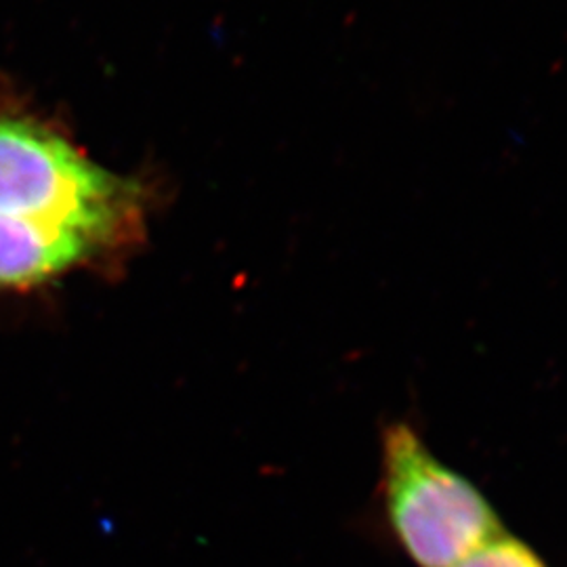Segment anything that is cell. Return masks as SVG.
<instances>
[{
    "instance_id": "277c9868",
    "label": "cell",
    "mask_w": 567,
    "mask_h": 567,
    "mask_svg": "<svg viewBox=\"0 0 567 567\" xmlns=\"http://www.w3.org/2000/svg\"><path fill=\"white\" fill-rule=\"evenodd\" d=\"M456 567H548L524 540L501 532Z\"/></svg>"
},
{
    "instance_id": "7a4b0ae2",
    "label": "cell",
    "mask_w": 567,
    "mask_h": 567,
    "mask_svg": "<svg viewBox=\"0 0 567 567\" xmlns=\"http://www.w3.org/2000/svg\"><path fill=\"white\" fill-rule=\"evenodd\" d=\"M381 473L386 522L419 567H456L503 532L486 496L442 463L408 423L383 431Z\"/></svg>"
},
{
    "instance_id": "3957f363",
    "label": "cell",
    "mask_w": 567,
    "mask_h": 567,
    "mask_svg": "<svg viewBox=\"0 0 567 567\" xmlns=\"http://www.w3.org/2000/svg\"><path fill=\"white\" fill-rule=\"evenodd\" d=\"M100 255L102 248L74 231L0 213V290H37Z\"/></svg>"
},
{
    "instance_id": "6da1fadb",
    "label": "cell",
    "mask_w": 567,
    "mask_h": 567,
    "mask_svg": "<svg viewBox=\"0 0 567 567\" xmlns=\"http://www.w3.org/2000/svg\"><path fill=\"white\" fill-rule=\"evenodd\" d=\"M0 213L74 231L105 252L126 240L142 192L42 122L0 116Z\"/></svg>"
}]
</instances>
